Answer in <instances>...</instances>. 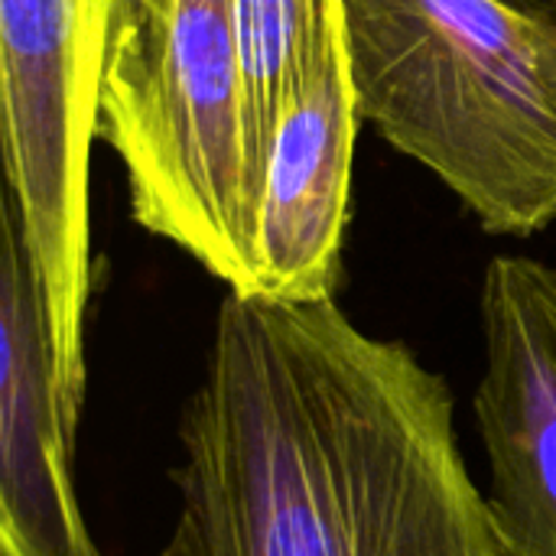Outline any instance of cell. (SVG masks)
Listing matches in <instances>:
<instances>
[{
	"label": "cell",
	"instance_id": "6da1fadb",
	"mask_svg": "<svg viewBox=\"0 0 556 556\" xmlns=\"http://www.w3.org/2000/svg\"><path fill=\"white\" fill-rule=\"evenodd\" d=\"M153 556H505L443 375L332 300H222Z\"/></svg>",
	"mask_w": 556,
	"mask_h": 556
},
{
	"label": "cell",
	"instance_id": "7a4b0ae2",
	"mask_svg": "<svg viewBox=\"0 0 556 556\" xmlns=\"http://www.w3.org/2000/svg\"><path fill=\"white\" fill-rule=\"evenodd\" d=\"M362 121L492 235L556 218V16L511 0H342Z\"/></svg>",
	"mask_w": 556,
	"mask_h": 556
},
{
	"label": "cell",
	"instance_id": "3957f363",
	"mask_svg": "<svg viewBox=\"0 0 556 556\" xmlns=\"http://www.w3.org/2000/svg\"><path fill=\"white\" fill-rule=\"evenodd\" d=\"M98 140L134 222L254 293L238 0H98Z\"/></svg>",
	"mask_w": 556,
	"mask_h": 556
},
{
	"label": "cell",
	"instance_id": "277c9868",
	"mask_svg": "<svg viewBox=\"0 0 556 556\" xmlns=\"http://www.w3.org/2000/svg\"><path fill=\"white\" fill-rule=\"evenodd\" d=\"M98 0H0L3 173L39 277L62 388L85 404L88 163L98 140Z\"/></svg>",
	"mask_w": 556,
	"mask_h": 556
},
{
	"label": "cell",
	"instance_id": "5b68a950",
	"mask_svg": "<svg viewBox=\"0 0 556 556\" xmlns=\"http://www.w3.org/2000/svg\"><path fill=\"white\" fill-rule=\"evenodd\" d=\"M476 427L505 556H556V267L502 254L482 277Z\"/></svg>",
	"mask_w": 556,
	"mask_h": 556
},
{
	"label": "cell",
	"instance_id": "8992f818",
	"mask_svg": "<svg viewBox=\"0 0 556 556\" xmlns=\"http://www.w3.org/2000/svg\"><path fill=\"white\" fill-rule=\"evenodd\" d=\"M68 404L13 199L0 208V556H101L75 489Z\"/></svg>",
	"mask_w": 556,
	"mask_h": 556
},
{
	"label": "cell",
	"instance_id": "52a82bcc",
	"mask_svg": "<svg viewBox=\"0 0 556 556\" xmlns=\"http://www.w3.org/2000/svg\"><path fill=\"white\" fill-rule=\"evenodd\" d=\"M358 124L365 121L342 39L300 78L274 124L251 296L287 303L336 296Z\"/></svg>",
	"mask_w": 556,
	"mask_h": 556
},
{
	"label": "cell",
	"instance_id": "ba28073f",
	"mask_svg": "<svg viewBox=\"0 0 556 556\" xmlns=\"http://www.w3.org/2000/svg\"><path fill=\"white\" fill-rule=\"evenodd\" d=\"M244 65L248 195L261 225L274 124L300 78L342 46V0H238Z\"/></svg>",
	"mask_w": 556,
	"mask_h": 556
},
{
	"label": "cell",
	"instance_id": "9c48e42d",
	"mask_svg": "<svg viewBox=\"0 0 556 556\" xmlns=\"http://www.w3.org/2000/svg\"><path fill=\"white\" fill-rule=\"evenodd\" d=\"M511 3H521V7H531V10H538V13L556 16V0H511Z\"/></svg>",
	"mask_w": 556,
	"mask_h": 556
}]
</instances>
